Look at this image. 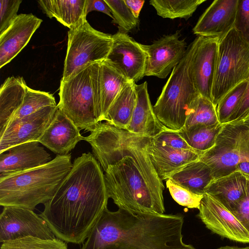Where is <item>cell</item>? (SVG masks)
Returning <instances> with one entry per match:
<instances>
[{
	"label": "cell",
	"instance_id": "cell-1",
	"mask_svg": "<svg viewBox=\"0 0 249 249\" xmlns=\"http://www.w3.org/2000/svg\"><path fill=\"white\" fill-rule=\"evenodd\" d=\"M149 138L99 123L84 140L105 171L108 198L119 208L152 214H164L162 180L149 155Z\"/></svg>",
	"mask_w": 249,
	"mask_h": 249
},
{
	"label": "cell",
	"instance_id": "cell-2",
	"mask_svg": "<svg viewBox=\"0 0 249 249\" xmlns=\"http://www.w3.org/2000/svg\"><path fill=\"white\" fill-rule=\"evenodd\" d=\"M108 196L101 166L90 152L76 158L54 196L39 214L55 235L80 244L107 207Z\"/></svg>",
	"mask_w": 249,
	"mask_h": 249
},
{
	"label": "cell",
	"instance_id": "cell-3",
	"mask_svg": "<svg viewBox=\"0 0 249 249\" xmlns=\"http://www.w3.org/2000/svg\"><path fill=\"white\" fill-rule=\"evenodd\" d=\"M183 217L104 210L81 249H196L183 241Z\"/></svg>",
	"mask_w": 249,
	"mask_h": 249
},
{
	"label": "cell",
	"instance_id": "cell-4",
	"mask_svg": "<svg viewBox=\"0 0 249 249\" xmlns=\"http://www.w3.org/2000/svg\"><path fill=\"white\" fill-rule=\"evenodd\" d=\"M72 167L70 154L57 155L42 166L0 177V205L33 211L52 198Z\"/></svg>",
	"mask_w": 249,
	"mask_h": 249
},
{
	"label": "cell",
	"instance_id": "cell-5",
	"mask_svg": "<svg viewBox=\"0 0 249 249\" xmlns=\"http://www.w3.org/2000/svg\"><path fill=\"white\" fill-rule=\"evenodd\" d=\"M100 66L89 63L60 85L58 109L78 128L90 132L101 122Z\"/></svg>",
	"mask_w": 249,
	"mask_h": 249
},
{
	"label": "cell",
	"instance_id": "cell-6",
	"mask_svg": "<svg viewBox=\"0 0 249 249\" xmlns=\"http://www.w3.org/2000/svg\"><path fill=\"white\" fill-rule=\"evenodd\" d=\"M194 46L193 41L187 47L185 55L172 71L153 107L158 119L170 130L179 131L183 127L192 106L200 95L190 70Z\"/></svg>",
	"mask_w": 249,
	"mask_h": 249
},
{
	"label": "cell",
	"instance_id": "cell-7",
	"mask_svg": "<svg viewBox=\"0 0 249 249\" xmlns=\"http://www.w3.org/2000/svg\"><path fill=\"white\" fill-rule=\"evenodd\" d=\"M249 79V42L234 28L219 40L212 101L216 107L231 89Z\"/></svg>",
	"mask_w": 249,
	"mask_h": 249
},
{
	"label": "cell",
	"instance_id": "cell-8",
	"mask_svg": "<svg viewBox=\"0 0 249 249\" xmlns=\"http://www.w3.org/2000/svg\"><path fill=\"white\" fill-rule=\"evenodd\" d=\"M199 160L210 168L213 179L235 171L240 163L249 162V126L242 122L223 124L215 145Z\"/></svg>",
	"mask_w": 249,
	"mask_h": 249
},
{
	"label": "cell",
	"instance_id": "cell-9",
	"mask_svg": "<svg viewBox=\"0 0 249 249\" xmlns=\"http://www.w3.org/2000/svg\"><path fill=\"white\" fill-rule=\"evenodd\" d=\"M113 44L111 35L94 29L87 20L68 32L63 76L65 80L89 63L106 60Z\"/></svg>",
	"mask_w": 249,
	"mask_h": 249
},
{
	"label": "cell",
	"instance_id": "cell-10",
	"mask_svg": "<svg viewBox=\"0 0 249 249\" xmlns=\"http://www.w3.org/2000/svg\"><path fill=\"white\" fill-rule=\"evenodd\" d=\"M27 236L44 239L56 238L46 222L33 211L4 207L0 215V243Z\"/></svg>",
	"mask_w": 249,
	"mask_h": 249
},
{
	"label": "cell",
	"instance_id": "cell-11",
	"mask_svg": "<svg viewBox=\"0 0 249 249\" xmlns=\"http://www.w3.org/2000/svg\"><path fill=\"white\" fill-rule=\"evenodd\" d=\"M180 32L165 35L151 45L142 44L147 55L144 76L166 78L181 61L187 51L185 39H179Z\"/></svg>",
	"mask_w": 249,
	"mask_h": 249
},
{
	"label": "cell",
	"instance_id": "cell-12",
	"mask_svg": "<svg viewBox=\"0 0 249 249\" xmlns=\"http://www.w3.org/2000/svg\"><path fill=\"white\" fill-rule=\"evenodd\" d=\"M219 41L215 38H196L190 64L192 79L196 90L201 96L211 101Z\"/></svg>",
	"mask_w": 249,
	"mask_h": 249
},
{
	"label": "cell",
	"instance_id": "cell-13",
	"mask_svg": "<svg viewBox=\"0 0 249 249\" xmlns=\"http://www.w3.org/2000/svg\"><path fill=\"white\" fill-rule=\"evenodd\" d=\"M198 216L213 232L232 241L249 243V233L235 215L210 195L204 194Z\"/></svg>",
	"mask_w": 249,
	"mask_h": 249
},
{
	"label": "cell",
	"instance_id": "cell-14",
	"mask_svg": "<svg viewBox=\"0 0 249 249\" xmlns=\"http://www.w3.org/2000/svg\"><path fill=\"white\" fill-rule=\"evenodd\" d=\"M113 44L107 60L127 79L136 83L144 76L147 55L142 44L126 33L112 35Z\"/></svg>",
	"mask_w": 249,
	"mask_h": 249
},
{
	"label": "cell",
	"instance_id": "cell-15",
	"mask_svg": "<svg viewBox=\"0 0 249 249\" xmlns=\"http://www.w3.org/2000/svg\"><path fill=\"white\" fill-rule=\"evenodd\" d=\"M238 0H215L206 9L193 29L198 36L219 40L234 27Z\"/></svg>",
	"mask_w": 249,
	"mask_h": 249
},
{
	"label": "cell",
	"instance_id": "cell-16",
	"mask_svg": "<svg viewBox=\"0 0 249 249\" xmlns=\"http://www.w3.org/2000/svg\"><path fill=\"white\" fill-rule=\"evenodd\" d=\"M57 106L41 108L22 120L11 131L0 137V154L23 143L36 141L50 124Z\"/></svg>",
	"mask_w": 249,
	"mask_h": 249
},
{
	"label": "cell",
	"instance_id": "cell-17",
	"mask_svg": "<svg viewBox=\"0 0 249 249\" xmlns=\"http://www.w3.org/2000/svg\"><path fill=\"white\" fill-rule=\"evenodd\" d=\"M42 20L32 14L18 15L0 35V68L9 63L28 43Z\"/></svg>",
	"mask_w": 249,
	"mask_h": 249
},
{
	"label": "cell",
	"instance_id": "cell-18",
	"mask_svg": "<svg viewBox=\"0 0 249 249\" xmlns=\"http://www.w3.org/2000/svg\"><path fill=\"white\" fill-rule=\"evenodd\" d=\"M38 142L23 143L0 154V177L32 169L46 164L52 158Z\"/></svg>",
	"mask_w": 249,
	"mask_h": 249
},
{
	"label": "cell",
	"instance_id": "cell-19",
	"mask_svg": "<svg viewBox=\"0 0 249 249\" xmlns=\"http://www.w3.org/2000/svg\"><path fill=\"white\" fill-rule=\"evenodd\" d=\"M80 130L57 107L50 124L38 142L53 153L66 155L84 140Z\"/></svg>",
	"mask_w": 249,
	"mask_h": 249
},
{
	"label": "cell",
	"instance_id": "cell-20",
	"mask_svg": "<svg viewBox=\"0 0 249 249\" xmlns=\"http://www.w3.org/2000/svg\"><path fill=\"white\" fill-rule=\"evenodd\" d=\"M147 150L153 166L162 180L169 179L190 163L198 160L203 153L163 145L151 138L148 142Z\"/></svg>",
	"mask_w": 249,
	"mask_h": 249
},
{
	"label": "cell",
	"instance_id": "cell-21",
	"mask_svg": "<svg viewBox=\"0 0 249 249\" xmlns=\"http://www.w3.org/2000/svg\"><path fill=\"white\" fill-rule=\"evenodd\" d=\"M137 99L130 122L125 130L133 134L152 138L169 129L158 119L154 113L147 90L146 81L135 84Z\"/></svg>",
	"mask_w": 249,
	"mask_h": 249
},
{
	"label": "cell",
	"instance_id": "cell-22",
	"mask_svg": "<svg viewBox=\"0 0 249 249\" xmlns=\"http://www.w3.org/2000/svg\"><path fill=\"white\" fill-rule=\"evenodd\" d=\"M247 179L239 170L213 180L205 194L214 198L231 212L244 195Z\"/></svg>",
	"mask_w": 249,
	"mask_h": 249
},
{
	"label": "cell",
	"instance_id": "cell-23",
	"mask_svg": "<svg viewBox=\"0 0 249 249\" xmlns=\"http://www.w3.org/2000/svg\"><path fill=\"white\" fill-rule=\"evenodd\" d=\"M87 0H40L38 1L43 12L50 18L74 29L87 21Z\"/></svg>",
	"mask_w": 249,
	"mask_h": 249
},
{
	"label": "cell",
	"instance_id": "cell-24",
	"mask_svg": "<svg viewBox=\"0 0 249 249\" xmlns=\"http://www.w3.org/2000/svg\"><path fill=\"white\" fill-rule=\"evenodd\" d=\"M28 86L22 77L7 78L0 88V137L21 106Z\"/></svg>",
	"mask_w": 249,
	"mask_h": 249
},
{
	"label": "cell",
	"instance_id": "cell-25",
	"mask_svg": "<svg viewBox=\"0 0 249 249\" xmlns=\"http://www.w3.org/2000/svg\"><path fill=\"white\" fill-rule=\"evenodd\" d=\"M128 82L126 77L108 60L100 62L101 122L104 120L111 105Z\"/></svg>",
	"mask_w": 249,
	"mask_h": 249
},
{
	"label": "cell",
	"instance_id": "cell-26",
	"mask_svg": "<svg viewBox=\"0 0 249 249\" xmlns=\"http://www.w3.org/2000/svg\"><path fill=\"white\" fill-rule=\"evenodd\" d=\"M135 84L128 82L123 87L109 107L105 121L119 128H126L137 103Z\"/></svg>",
	"mask_w": 249,
	"mask_h": 249
},
{
	"label": "cell",
	"instance_id": "cell-27",
	"mask_svg": "<svg viewBox=\"0 0 249 249\" xmlns=\"http://www.w3.org/2000/svg\"><path fill=\"white\" fill-rule=\"evenodd\" d=\"M169 179L200 195L205 194V188L214 179L210 168L199 159L190 163Z\"/></svg>",
	"mask_w": 249,
	"mask_h": 249
},
{
	"label": "cell",
	"instance_id": "cell-28",
	"mask_svg": "<svg viewBox=\"0 0 249 249\" xmlns=\"http://www.w3.org/2000/svg\"><path fill=\"white\" fill-rule=\"evenodd\" d=\"M56 105L53 94L28 87L21 106L10 119L3 134L11 131L22 120L41 108Z\"/></svg>",
	"mask_w": 249,
	"mask_h": 249
},
{
	"label": "cell",
	"instance_id": "cell-29",
	"mask_svg": "<svg viewBox=\"0 0 249 249\" xmlns=\"http://www.w3.org/2000/svg\"><path fill=\"white\" fill-rule=\"evenodd\" d=\"M222 125L220 123L211 125L201 124L178 131L191 148L203 153L215 145L216 137Z\"/></svg>",
	"mask_w": 249,
	"mask_h": 249
},
{
	"label": "cell",
	"instance_id": "cell-30",
	"mask_svg": "<svg viewBox=\"0 0 249 249\" xmlns=\"http://www.w3.org/2000/svg\"><path fill=\"white\" fill-rule=\"evenodd\" d=\"M206 0H151L149 3L163 18L186 20L192 16L197 8Z\"/></svg>",
	"mask_w": 249,
	"mask_h": 249
},
{
	"label": "cell",
	"instance_id": "cell-31",
	"mask_svg": "<svg viewBox=\"0 0 249 249\" xmlns=\"http://www.w3.org/2000/svg\"><path fill=\"white\" fill-rule=\"evenodd\" d=\"M219 123L216 107L211 100L200 95L192 106L181 129L197 125H211Z\"/></svg>",
	"mask_w": 249,
	"mask_h": 249
},
{
	"label": "cell",
	"instance_id": "cell-32",
	"mask_svg": "<svg viewBox=\"0 0 249 249\" xmlns=\"http://www.w3.org/2000/svg\"><path fill=\"white\" fill-rule=\"evenodd\" d=\"M248 80L239 84L219 101L216 107L219 122L225 124L239 106L247 87Z\"/></svg>",
	"mask_w": 249,
	"mask_h": 249
},
{
	"label": "cell",
	"instance_id": "cell-33",
	"mask_svg": "<svg viewBox=\"0 0 249 249\" xmlns=\"http://www.w3.org/2000/svg\"><path fill=\"white\" fill-rule=\"evenodd\" d=\"M0 249H68L65 241L59 239H44L27 236L2 243Z\"/></svg>",
	"mask_w": 249,
	"mask_h": 249
},
{
	"label": "cell",
	"instance_id": "cell-34",
	"mask_svg": "<svg viewBox=\"0 0 249 249\" xmlns=\"http://www.w3.org/2000/svg\"><path fill=\"white\" fill-rule=\"evenodd\" d=\"M109 6L113 19L112 22L118 25L119 32L126 33L135 28L139 23L124 0H105Z\"/></svg>",
	"mask_w": 249,
	"mask_h": 249
},
{
	"label": "cell",
	"instance_id": "cell-35",
	"mask_svg": "<svg viewBox=\"0 0 249 249\" xmlns=\"http://www.w3.org/2000/svg\"><path fill=\"white\" fill-rule=\"evenodd\" d=\"M166 185L172 198L178 204L188 208L199 209L204 195L195 194L169 179H167Z\"/></svg>",
	"mask_w": 249,
	"mask_h": 249
},
{
	"label": "cell",
	"instance_id": "cell-36",
	"mask_svg": "<svg viewBox=\"0 0 249 249\" xmlns=\"http://www.w3.org/2000/svg\"><path fill=\"white\" fill-rule=\"evenodd\" d=\"M21 0H0V35L6 31L17 17Z\"/></svg>",
	"mask_w": 249,
	"mask_h": 249
},
{
	"label": "cell",
	"instance_id": "cell-37",
	"mask_svg": "<svg viewBox=\"0 0 249 249\" xmlns=\"http://www.w3.org/2000/svg\"><path fill=\"white\" fill-rule=\"evenodd\" d=\"M151 138L160 144L166 145L173 148L180 150L196 151L191 148L187 144L186 141L180 136L178 131L168 129L161 132Z\"/></svg>",
	"mask_w": 249,
	"mask_h": 249
},
{
	"label": "cell",
	"instance_id": "cell-38",
	"mask_svg": "<svg viewBox=\"0 0 249 249\" xmlns=\"http://www.w3.org/2000/svg\"><path fill=\"white\" fill-rule=\"evenodd\" d=\"M234 28L249 42V0H238Z\"/></svg>",
	"mask_w": 249,
	"mask_h": 249
},
{
	"label": "cell",
	"instance_id": "cell-39",
	"mask_svg": "<svg viewBox=\"0 0 249 249\" xmlns=\"http://www.w3.org/2000/svg\"><path fill=\"white\" fill-rule=\"evenodd\" d=\"M249 233V180L247 179L245 192L231 212Z\"/></svg>",
	"mask_w": 249,
	"mask_h": 249
},
{
	"label": "cell",
	"instance_id": "cell-40",
	"mask_svg": "<svg viewBox=\"0 0 249 249\" xmlns=\"http://www.w3.org/2000/svg\"><path fill=\"white\" fill-rule=\"evenodd\" d=\"M249 117V79L244 96L239 106L226 123H237Z\"/></svg>",
	"mask_w": 249,
	"mask_h": 249
},
{
	"label": "cell",
	"instance_id": "cell-41",
	"mask_svg": "<svg viewBox=\"0 0 249 249\" xmlns=\"http://www.w3.org/2000/svg\"><path fill=\"white\" fill-rule=\"evenodd\" d=\"M93 11L102 12L113 19L111 10L105 0H87L86 12L87 15Z\"/></svg>",
	"mask_w": 249,
	"mask_h": 249
},
{
	"label": "cell",
	"instance_id": "cell-42",
	"mask_svg": "<svg viewBox=\"0 0 249 249\" xmlns=\"http://www.w3.org/2000/svg\"><path fill=\"white\" fill-rule=\"evenodd\" d=\"M124 1L134 16L139 18L140 12L145 1L143 0H124Z\"/></svg>",
	"mask_w": 249,
	"mask_h": 249
},
{
	"label": "cell",
	"instance_id": "cell-43",
	"mask_svg": "<svg viewBox=\"0 0 249 249\" xmlns=\"http://www.w3.org/2000/svg\"><path fill=\"white\" fill-rule=\"evenodd\" d=\"M236 170H239L243 173L249 175V162H243L240 163L237 165Z\"/></svg>",
	"mask_w": 249,
	"mask_h": 249
},
{
	"label": "cell",
	"instance_id": "cell-44",
	"mask_svg": "<svg viewBox=\"0 0 249 249\" xmlns=\"http://www.w3.org/2000/svg\"><path fill=\"white\" fill-rule=\"evenodd\" d=\"M217 249H249V246L246 247H238L235 246H225L221 247Z\"/></svg>",
	"mask_w": 249,
	"mask_h": 249
},
{
	"label": "cell",
	"instance_id": "cell-45",
	"mask_svg": "<svg viewBox=\"0 0 249 249\" xmlns=\"http://www.w3.org/2000/svg\"><path fill=\"white\" fill-rule=\"evenodd\" d=\"M241 122H242L245 125L249 126V117H247L244 120Z\"/></svg>",
	"mask_w": 249,
	"mask_h": 249
},
{
	"label": "cell",
	"instance_id": "cell-46",
	"mask_svg": "<svg viewBox=\"0 0 249 249\" xmlns=\"http://www.w3.org/2000/svg\"><path fill=\"white\" fill-rule=\"evenodd\" d=\"M243 173V172H242ZM246 178L249 180V175L243 173Z\"/></svg>",
	"mask_w": 249,
	"mask_h": 249
}]
</instances>
